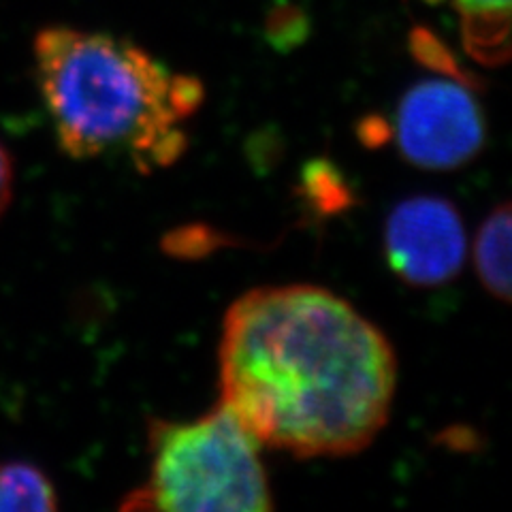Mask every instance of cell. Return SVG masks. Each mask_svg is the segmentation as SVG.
<instances>
[{
  "label": "cell",
  "instance_id": "cell-1",
  "mask_svg": "<svg viewBox=\"0 0 512 512\" xmlns=\"http://www.w3.org/2000/svg\"><path fill=\"white\" fill-rule=\"evenodd\" d=\"M220 402L263 446L346 457L389 421L395 350L370 318L314 284L261 286L224 314Z\"/></svg>",
  "mask_w": 512,
  "mask_h": 512
},
{
  "label": "cell",
  "instance_id": "cell-2",
  "mask_svg": "<svg viewBox=\"0 0 512 512\" xmlns=\"http://www.w3.org/2000/svg\"><path fill=\"white\" fill-rule=\"evenodd\" d=\"M35 73L58 146L75 160L122 150L148 173L186 148L182 124L201 107L197 77L169 71L133 41L75 26L41 28Z\"/></svg>",
  "mask_w": 512,
  "mask_h": 512
},
{
  "label": "cell",
  "instance_id": "cell-3",
  "mask_svg": "<svg viewBox=\"0 0 512 512\" xmlns=\"http://www.w3.org/2000/svg\"><path fill=\"white\" fill-rule=\"evenodd\" d=\"M256 440L222 402L192 421H148L150 466L120 510L265 512L267 472Z\"/></svg>",
  "mask_w": 512,
  "mask_h": 512
},
{
  "label": "cell",
  "instance_id": "cell-4",
  "mask_svg": "<svg viewBox=\"0 0 512 512\" xmlns=\"http://www.w3.org/2000/svg\"><path fill=\"white\" fill-rule=\"evenodd\" d=\"M391 133L410 165L455 171L483 152L487 122L466 79L446 75L421 79L406 90Z\"/></svg>",
  "mask_w": 512,
  "mask_h": 512
},
{
  "label": "cell",
  "instance_id": "cell-5",
  "mask_svg": "<svg viewBox=\"0 0 512 512\" xmlns=\"http://www.w3.org/2000/svg\"><path fill=\"white\" fill-rule=\"evenodd\" d=\"M384 256L393 274L416 288L451 282L468 259V235L457 207L436 195L399 201L384 222Z\"/></svg>",
  "mask_w": 512,
  "mask_h": 512
},
{
  "label": "cell",
  "instance_id": "cell-6",
  "mask_svg": "<svg viewBox=\"0 0 512 512\" xmlns=\"http://www.w3.org/2000/svg\"><path fill=\"white\" fill-rule=\"evenodd\" d=\"M455 7L468 54L487 67L504 64L510 52V0H455Z\"/></svg>",
  "mask_w": 512,
  "mask_h": 512
},
{
  "label": "cell",
  "instance_id": "cell-7",
  "mask_svg": "<svg viewBox=\"0 0 512 512\" xmlns=\"http://www.w3.org/2000/svg\"><path fill=\"white\" fill-rule=\"evenodd\" d=\"M510 203L493 207L474 242V265L485 291L504 303L510 301Z\"/></svg>",
  "mask_w": 512,
  "mask_h": 512
},
{
  "label": "cell",
  "instance_id": "cell-8",
  "mask_svg": "<svg viewBox=\"0 0 512 512\" xmlns=\"http://www.w3.org/2000/svg\"><path fill=\"white\" fill-rule=\"evenodd\" d=\"M56 508L58 491L41 468L28 461H0V512Z\"/></svg>",
  "mask_w": 512,
  "mask_h": 512
},
{
  "label": "cell",
  "instance_id": "cell-9",
  "mask_svg": "<svg viewBox=\"0 0 512 512\" xmlns=\"http://www.w3.org/2000/svg\"><path fill=\"white\" fill-rule=\"evenodd\" d=\"M13 190H15V171H13V160L9 150L0 143V218L5 216L9 205L13 201Z\"/></svg>",
  "mask_w": 512,
  "mask_h": 512
}]
</instances>
